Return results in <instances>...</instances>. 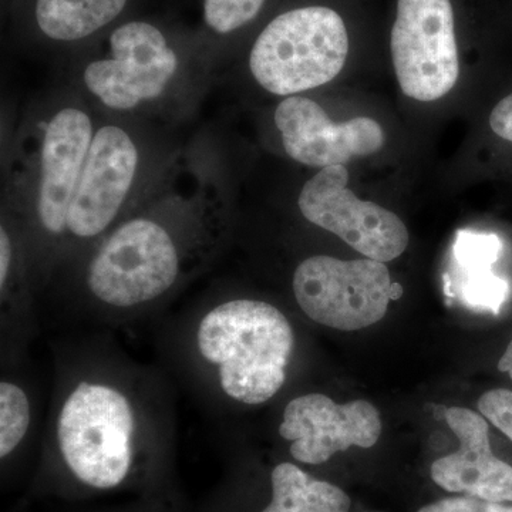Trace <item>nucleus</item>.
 Here are the masks:
<instances>
[{
  "label": "nucleus",
  "mask_w": 512,
  "mask_h": 512,
  "mask_svg": "<svg viewBox=\"0 0 512 512\" xmlns=\"http://www.w3.org/2000/svg\"><path fill=\"white\" fill-rule=\"evenodd\" d=\"M417 512H512V507L504 503H493V501L461 495V497L436 501L420 508Z\"/></svg>",
  "instance_id": "21"
},
{
  "label": "nucleus",
  "mask_w": 512,
  "mask_h": 512,
  "mask_svg": "<svg viewBox=\"0 0 512 512\" xmlns=\"http://www.w3.org/2000/svg\"><path fill=\"white\" fill-rule=\"evenodd\" d=\"M177 70V53L161 30L147 22H128L111 35L110 57L87 64L83 83L107 109L131 111L160 99Z\"/></svg>",
  "instance_id": "9"
},
{
  "label": "nucleus",
  "mask_w": 512,
  "mask_h": 512,
  "mask_svg": "<svg viewBox=\"0 0 512 512\" xmlns=\"http://www.w3.org/2000/svg\"><path fill=\"white\" fill-rule=\"evenodd\" d=\"M481 416L503 431L512 441V392L507 389H494L484 393L478 400Z\"/></svg>",
  "instance_id": "20"
},
{
  "label": "nucleus",
  "mask_w": 512,
  "mask_h": 512,
  "mask_svg": "<svg viewBox=\"0 0 512 512\" xmlns=\"http://www.w3.org/2000/svg\"><path fill=\"white\" fill-rule=\"evenodd\" d=\"M390 46L397 80L410 99L439 100L456 86L460 60L450 0H399Z\"/></svg>",
  "instance_id": "8"
},
{
  "label": "nucleus",
  "mask_w": 512,
  "mask_h": 512,
  "mask_svg": "<svg viewBox=\"0 0 512 512\" xmlns=\"http://www.w3.org/2000/svg\"><path fill=\"white\" fill-rule=\"evenodd\" d=\"M28 362V360H26ZM26 362L2 365L0 377V461L3 471L28 450L36 434V390L26 376Z\"/></svg>",
  "instance_id": "15"
},
{
  "label": "nucleus",
  "mask_w": 512,
  "mask_h": 512,
  "mask_svg": "<svg viewBox=\"0 0 512 512\" xmlns=\"http://www.w3.org/2000/svg\"><path fill=\"white\" fill-rule=\"evenodd\" d=\"M158 346L185 389L224 417L265 406L284 390L298 336L279 306L221 289L168 320Z\"/></svg>",
  "instance_id": "2"
},
{
  "label": "nucleus",
  "mask_w": 512,
  "mask_h": 512,
  "mask_svg": "<svg viewBox=\"0 0 512 512\" xmlns=\"http://www.w3.org/2000/svg\"><path fill=\"white\" fill-rule=\"evenodd\" d=\"M392 279L384 262L343 261L329 255L303 259L292 275V293L306 318L336 330H360L386 315Z\"/></svg>",
  "instance_id": "6"
},
{
  "label": "nucleus",
  "mask_w": 512,
  "mask_h": 512,
  "mask_svg": "<svg viewBox=\"0 0 512 512\" xmlns=\"http://www.w3.org/2000/svg\"><path fill=\"white\" fill-rule=\"evenodd\" d=\"M490 126L498 137L512 143V93L494 107Z\"/></svg>",
  "instance_id": "22"
},
{
  "label": "nucleus",
  "mask_w": 512,
  "mask_h": 512,
  "mask_svg": "<svg viewBox=\"0 0 512 512\" xmlns=\"http://www.w3.org/2000/svg\"><path fill=\"white\" fill-rule=\"evenodd\" d=\"M348 53L342 16L325 6H308L282 13L262 30L249 70L266 92L291 97L332 82Z\"/></svg>",
  "instance_id": "4"
},
{
  "label": "nucleus",
  "mask_w": 512,
  "mask_h": 512,
  "mask_svg": "<svg viewBox=\"0 0 512 512\" xmlns=\"http://www.w3.org/2000/svg\"><path fill=\"white\" fill-rule=\"evenodd\" d=\"M32 269L20 232L9 222L0 227V363L26 362L39 335L40 319L33 303Z\"/></svg>",
  "instance_id": "14"
},
{
  "label": "nucleus",
  "mask_w": 512,
  "mask_h": 512,
  "mask_svg": "<svg viewBox=\"0 0 512 512\" xmlns=\"http://www.w3.org/2000/svg\"><path fill=\"white\" fill-rule=\"evenodd\" d=\"M269 498L258 512H349V495L319 480L296 461H281L269 471Z\"/></svg>",
  "instance_id": "16"
},
{
  "label": "nucleus",
  "mask_w": 512,
  "mask_h": 512,
  "mask_svg": "<svg viewBox=\"0 0 512 512\" xmlns=\"http://www.w3.org/2000/svg\"><path fill=\"white\" fill-rule=\"evenodd\" d=\"M275 124L286 154L308 167L345 165L353 157L377 153L386 143L377 121L355 117L345 123H333L316 101L298 94L278 104Z\"/></svg>",
  "instance_id": "12"
},
{
  "label": "nucleus",
  "mask_w": 512,
  "mask_h": 512,
  "mask_svg": "<svg viewBox=\"0 0 512 512\" xmlns=\"http://www.w3.org/2000/svg\"><path fill=\"white\" fill-rule=\"evenodd\" d=\"M382 434L379 410L366 400L336 403L328 394L292 397L282 409L278 436L288 444L293 461L322 466L352 447L375 446Z\"/></svg>",
  "instance_id": "11"
},
{
  "label": "nucleus",
  "mask_w": 512,
  "mask_h": 512,
  "mask_svg": "<svg viewBox=\"0 0 512 512\" xmlns=\"http://www.w3.org/2000/svg\"><path fill=\"white\" fill-rule=\"evenodd\" d=\"M498 370L503 373H507L512 380V340L508 348L505 349L504 355L501 356L500 362H498Z\"/></svg>",
  "instance_id": "24"
},
{
  "label": "nucleus",
  "mask_w": 512,
  "mask_h": 512,
  "mask_svg": "<svg viewBox=\"0 0 512 512\" xmlns=\"http://www.w3.org/2000/svg\"><path fill=\"white\" fill-rule=\"evenodd\" d=\"M500 252L501 241L495 235L460 231L454 242V256L466 272L491 269Z\"/></svg>",
  "instance_id": "19"
},
{
  "label": "nucleus",
  "mask_w": 512,
  "mask_h": 512,
  "mask_svg": "<svg viewBox=\"0 0 512 512\" xmlns=\"http://www.w3.org/2000/svg\"><path fill=\"white\" fill-rule=\"evenodd\" d=\"M348 183L345 165L322 168L299 194L302 217L343 239L366 258L380 262L399 258L409 245L404 222L375 202L359 200Z\"/></svg>",
  "instance_id": "10"
},
{
  "label": "nucleus",
  "mask_w": 512,
  "mask_h": 512,
  "mask_svg": "<svg viewBox=\"0 0 512 512\" xmlns=\"http://www.w3.org/2000/svg\"><path fill=\"white\" fill-rule=\"evenodd\" d=\"M94 133L89 114L77 107L56 111L43 130L32 228L22 234L35 285L50 266L63 262L67 214Z\"/></svg>",
  "instance_id": "5"
},
{
  "label": "nucleus",
  "mask_w": 512,
  "mask_h": 512,
  "mask_svg": "<svg viewBox=\"0 0 512 512\" xmlns=\"http://www.w3.org/2000/svg\"><path fill=\"white\" fill-rule=\"evenodd\" d=\"M140 164L133 137L107 124L94 133L67 214L63 262L72 261L119 224Z\"/></svg>",
  "instance_id": "7"
},
{
  "label": "nucleus",
  "mask_w": 512,
  "mask_h": 512,
  "mask_svg": "<svg viewBox=\"0 0 512 512\" xmlns=\"http://www.w3.org/2000/svg\"><path fill=\"white\" fill-rule=\"evenodd\" d=\"M403 289L399 284H393L392 286V299H399L402 296Z\"/></svg>",
  "instance_id": "25"
},
{
  "label": "nucleus",
  "mask_w": 512,
  "mask_h": 512,
  "mask_svg": "<svg viewBox=\"0 0 512 512\" xmlns=\"http://www.w3.org/2000/svg\"><path fill=\"white\" fill-rule=\"evenodd\" d=\"M265 0H204V18L208 28L228 35L244 28L261 12Z\"/></svg>",
  "instance_id": "18"
},
{
  "label": "nucleus",
  "mask_w": 512,
  "mask_h": 512,
  "mask_svg": "<svg viewBox=\"0 0 512 512\" xmlns=\"http://www.w3.org/2000/svg\"><path fill=\"white\" fill-rule=\"evenodd\" d=\"M52 359L33 493H163L177 436L173 384L163 370L128 355L109 329L60 335Z\"/></svg>",
  "instance_id": "1"
},
{
  "label": "nucleus",
  "mask_w": 512,
  "mask_h": 512,
  "mask_svg": "<svg viewBox=\"0 0 512 512\" xmlns=\"http://www.w3.org/2000/svg\"><path fill=\"white\" fill-rule=\"evenodd\" d=\"M127 0H37L36 22L57 42L92 36L123 12Z\"/></svg>",
  "instance_id": "17"
},
{
  "label": "nucleus",
  "mask_w": 512,
  "mask_h": 512,
  "mask_svg": "<svg viewBox=\"0 0 512 512\" xmlns=\"http://www.w3.org/2000/svg\"><path fill=\"white\" fill-rule=\"evenodd\" d=\"M160 501V495H157V497H151L150 503L144 504L143 507L131 508V510L120 512H174L170 508L161 505Z\"/></svg>",
  "instance_id": "23"
},
{
  "label": "nucleus",
  "mask_w": 512,
  "mask_h": 512,
  "mask_svg": "<svg viewBox=\"0 0 512 512\" xmlns=\"http://www.w3.org/2000/svg\"><path fill=\"white\" fill-rule=\"evenodd\" d=\"M224 222L195 212L147 211L123 218L79 262L66 293L70 325L111 329L160 311L220 251Z\"/></svg>",
  "instance_id": "3"
},
{
  "label": "nucleus",
  "mask_w": 512,
  "mask_h": 512,
  "mask_svg": "<svg viewBox=\"0 0 512 512\" xmlns=\"http://www.w3.org/2000/svg\"><path fill=\"white\" fill-rule=\"evenodd\" d=\"M446 421L460 447L431 464L434 483L448 493L512 503V467L494 456L487 419L464 407H450Z\"/></svg>",
  "instance_id": "13"
}]
</instances>
